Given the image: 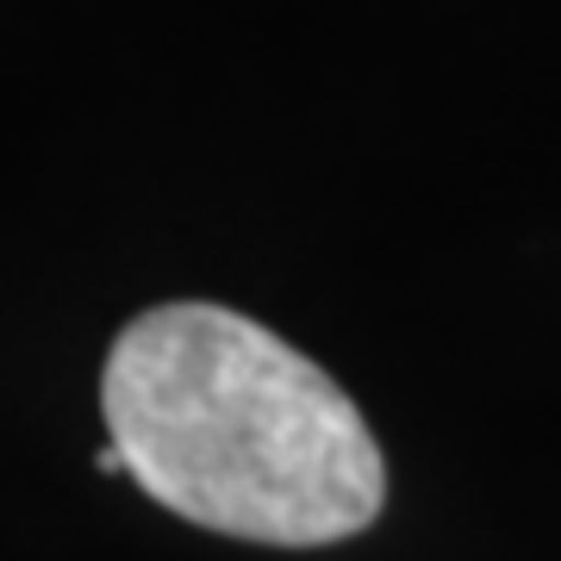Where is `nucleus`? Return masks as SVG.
<instances>
[{"mask_svg":"<svg viewBox=\"0 0 561 561\" xmlns=\"http://www.w3.org/2000/svg\"><path fill=\"white\" fill-rule=\"evenodd\" d=\"M101 412L150 500L238 542L319 549L387 505V461L356 400L231 306L138 312L113 337Z\"/></svg>","mask_w":561,"mask_h":561,"instance_id":"1","label":"nucleus"}]
</instances>
